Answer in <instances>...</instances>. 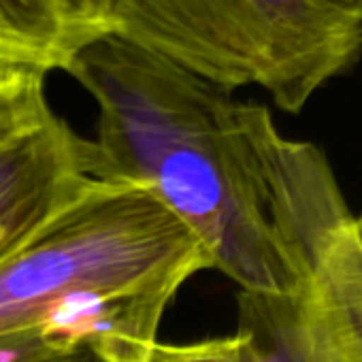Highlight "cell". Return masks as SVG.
<instances>
[{
    "label": "cell",
    "instance_id": "9",
    "mask_svg": "<svg viewBox=\"0 0 362 362\" xmlns=\"http://www.w3.org/2000/svg\"><path fill=\"white\" fill-rule=\"evenodd\" d=\"M139 362H254L241 337H216L194 343H160L156 341Z\"/></svg>",
    "mask_w": 362,
    "mask_h": 362
},
{
    "label": "cell",
    "instance_id": "4",
    "mask_svg": "<svg viewBox=\"0 0 362 362\" xmlns=\"http://www.w3.org/2000/svg\"><path fill=\"white\" fill-rule=\"evenodd\" d=\"M92 177V141L52 107L45 73H0V260Z\"/></svg>",
    "mask_w": 362,
    "mask_h": 362
},
{
    "label": "cell",
    "instance_id": "6",
    "mask_svg": "<svg viewBox=\"0 0 362 362\" xmlns=\"http://www.w3.org/2000/svg\"><path fill=\"white\" fill-rule=\"evenodd\" d=\"M119 0H0V54L45 75L113 35Z\"/></svg>",
    "mask_w": 362,
    "mask_h": 362
},
{
    "label": "cell",
    "instance_id": "2",
    "mask_svg": "<svg viewBox=\"0 0 362 362\" xmlns=\"http://www.w3.org/2000/svg\"><path fill=\"white\" fill-rule=\"evenodd\" d=\"M211 260L147 188L90 177L0 260V337L45 330L139 362L177 292Z\"/></svg>",
    "mask_w": 362,
    "mask_h": 362
},
{
    "label": "cell",
    "instance_id": "10",
    "mask_svg": "<svg viewBox=\"0 0 362 362\" xmlns=\"http://www.w3.org/2000/svg\"><path fill=\"white\" fill-rule=\"evenodd\" d=\"M11 69H22V66L13 64L9 58H5L3 54H0V73H3V71H11ZM24 69H26V66H24Z\"/></svg>",
    "mask_w": 362,
    "mask_h": 362
},
{
    "label": "cell",
    "instance_id": "1",
    "mask_svg": "<svg viewBox=\"0 0 362 362\" xmlns=\"http://www.w3.org/2000/svg\"><path fill=\"white\" fill-rule=\"evenodd\" d=\"M64 73L98 105L92 177L147 188L241 292L309 288L356 220L324 151L286 139L264 105L113 35Z\"/></svg>",
    "mask_w": 362,
    "mask_h": 362
},
{
    "label": "cell",
    "instance_id": "7",
    "mask_svg": "<svg viewBox=\"0 0 362 362\" xmlns=\"http://www.w3.org/2000/svg\"><path fill=\"white\" fill-rule=\"evenodd\" d=\"M315 275L362 326V216L337 237Z\"/></svg>",
    "mask_w": 362,
    "mask_h": 362
},
{
    "label": "cell",
    "instance_id": "8",
    "mask_svg": "<svg viewBox=\"0 0 362 362\" xmlns=\"http://www.w3.org/2000/svg\"><path fill=\"white\" fill-rule=\"evenodd\" d=\"M0 362H113L90 343L45 330L0 337Z\"/></svg>",
    "mask_w": 362,
    "mask_h": 362
},
{
    "label": "cell",
    "instance_id": "11",
    "mask_svg": "<svg viewBox=\"0 0 362 362\" xmlns=\"http://www.w3.org/2000/svg\"><path fill=\"white\" fill-rule=\"evenodd\" d=\"M3 73H5V71H3Z\"/></svg>",
    "mask_w": 362,
    "mask_h": 362
},
{
    "label": "cell",
    "instance_id": "5",
    "mask_svg": "<svg viewBox=\"0 0 362 362\" xmlns=\"http://www.w3.org/2000/svg\"><path fill=\"white\" fill-rule=\"evenodd\" d=\"M237 307L254 362H362V326L317 275L294 294L239 292Z\"/></svg>",
    "mask_w": 362,
    "mask_h": 362
},
{
    "label": "cell",
    "instance_id": "3",
    "mask_svg": "<svg viewBox=\"0 0 362 362\" xmlns=\"http://www.w3.org/2000/svg\"><path fill=\"white\" fill-rule=\"evenodd\" d=\"M113 37L298 113L362 56V0H119Z\"/></svg>",
    "mask_w": 362,
    "mask_h": 362
}]
</instances>
